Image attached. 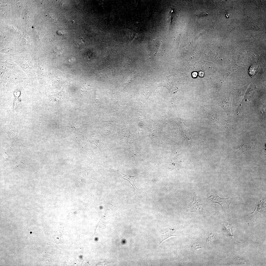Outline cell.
Masks as SVG:
<instances>
[{"label":"cell","instance_id":"1","mask_svg":"<svg viewBox=\"0 0 266 266\" xmlns=\"http://www.w3.org/2000/svg\"><path fill=\"white\" fill-rule=\"evenodd\" d=\"M162 84V85L168 89L171 94L177 92L178 88L177 84L173 77L171 76L166 77Z\"/></svg>","mask_w":266,"mask_h":266},{"label":"cell","instance_id":"2","mask_svg":"<svg viewBox=\"0 0 266 266\" xmlns=\"http://www.w3.org/2000/svg\"><path fill=\"white\" fill-rule=\"evenodd\" d=\"M208 199L212 203H219L222 208L224 207L229 209L230 204L231 202L229 198L222 199L219 197L216 194L209 197Z\"/></svg>","mask_w":266,"mask_h":266},{"label":"cell","instance_id":"3","mask_svg":"<svg viewBox=\"0 0 266 266\" xmlns=\"http://www.w3.org/2000/svg\"><path fill=\"white\" fill-rule=\"evenodd\" d=\"M197 198L196 194L194 193L193 201L191 205L188 207V208L192 212H193L200 213L202 212L207 213V211L202 207L201 204L199 203L198 201L197 200Z\"/></svg>","mask_w":266,"mask_h":266},{"label":"cell","instance_id":"4","mask_svg":"<svg viewBox=\"0 0 266 266\" xmlns=\"http://www.w3.org/2000/svg\"><path fill=\"white\" fill-rule=\"evenodd\" d=\"M179 121V122L178 124L180 128L181 134L183 137L185 138L187 140L190 141L191 137L194 133V132L191 131L184 125L181 119Z\"/></svg>","mask_w":266,"mask_h":266},{"label":"cell","instance_id":"5","mask_svg":"<svg viewBox=\"0 0 266 266\" xmlns=\"http://www.w3.org/2000/svg\"><path fill=\"white\" fill-rule=\"evenodd\" d=\"M117 175L119 176L120 177L123 179L129 181L131 184L132 185L133 187L135 192V189L134 188V186L137 189L135 186L134 184V181L136 179V178L135 177V176H132L129 175H126L122 173H119L118 172H117Z\"/></svg>","mask_w":266,"mask_h":266},{"label":"cell","instance_id":"6","mask_svg":"<svg viewBox=\"0 0 266 266\" xmlns=\"http://www.w3.org/2000/svg\"><path fill=\"white\" fill-rule=\"evenodd\" d=\"M162 236L163 237V239L160 244L165 240L171 237L178 236L176 233L175 230L174 229L170 230L168 232L164 234H162Z\"/></svg>","mask_w":266,"mask_h":266},{"label":"cell","instance_id":"7","mask_svg":"<svg viewBox=\"0 0 266 266\" xmlns=\"http://www.w3.org/2000/svg\"><path fill=\"white\" fill-rule=\"evenodd\" d=\"M258 71V69L255 66H251L249 70V73L251 76H254L256 74Z\"/></svg>","mask_w":266,"mask_h":266},{"label":"cell","instance_id":"8","mask_svg":"<svg viewBox=\"0 0 266 266\" xmlns=\"http://www.w3.org/2000/svg\"><path fill=\"white\" fill-rule=\"evenodd\" d=\"M174 13L175 12L174 11L173 9L171 8V9L170 10V11L168 13V21L170 23V25L172 23V20L173 19L174 16Z\"/></svg>","mask_w":266,"mask_h":266},{"label":"cell","instance_id":"9","mask_svg":"<svg viewBox=\"0 0 266 266\" xmlns=\"http://www.w3.org/2000/svg\"><path fill=\"white\" fill-rule=\"evenodd\" d=\"M220 102V104L224 110L227 111L228 110L229 106V102H226L224 101H221Z\"/></svg>","mask_w":266,"mask_h":266},{"label":"cell","instance_id":"10","mask_svg":"<svg viewBox=\"0 0 266 266\" xmlns=\"http://www.w3.org/2000/svg\"><path fill=\"white\" fill-rule=\"evenodd\" d=\"M239 150L243 153L245 151H247L249 150L247 146L245 145H241L239 147L238 149H236L235 150Z\"/></svg>","mask_w":266,"mask_h":266},{"label":"cell","instance_id":"11","mask_svg":"<svg viewBox=\"0 0 266 266\" xmlns=\"http://www.w3.org/2000/svg\"><path fill=\"white\" fill-rule=\"evenodd\" d=\"M192 248L195 250H197L201 248L198 243H196L194 244L192 246Z\"/></svg>","mask_w":266,"mask_h":266},{"label":"cell","instance_id":"12","mask_svg":"<svg viewBox=\"0 0 266 266\" xmlns=\"http://www.w3.org/2000/svg\"><path fill=\"white\" fill-rule=\"evenodd\" d=\"M214 235L211 234L210 236L207 239V242L208 243H210L211 242L214 236Z\"/></svg>","mask_w":266,"mask_h":266},{"label":"cell","instance_id":"13","mask_svg":"<svg viewBox=\"0 0 266 266\" xmlns=\"http://www.w3.org/2000/svg\"><path fill=\"white\" fill-rule=\"evenodd\" d=\"M197 75L196 73H194L192 75L194 78L196 77Z\"/></svg>","mask_w":266,"mask_h":266}]
</instances>
